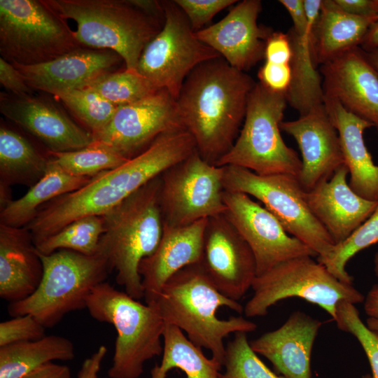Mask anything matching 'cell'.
<instances>
[{"label":"cell","instance_id":"cell-14","mask_svg":"<svg viewBox=\"0 0 378 378\" xmlns=\"http://www.w3.org/2000/svg\"><path fill=\"white\" fill-rule=\"evenodd\" d=\"M185 129L176 100L158 90L136 102L118 107L109 123L92 135L90 146L105 148L130 160L162 134Z\"/></svg>","mask_w":378,"mask_h":378},{"label":"cell","instance_id":"cell-17","mask_svg":"<svg viewBox=\"0 0 378 378\" xmlns=\"http://www.w3.org/2000/svg\"><path fill=\"white\" fill-rule=\"evenodd\" d=\"M322 0H280L293 22L288 31L292 56L291 80L285 93L287 103L300 115L323 104L322 78L316 69L312 30L319 15Z\"/></svg>","mask_w":378,"mask_h":378},{"label":"cell","instance_id":"cell-20","mask_svg":"<svg viewBox=\"0 0 378 378\" xmlns=\"http://www.w3.org/2000/svg\"><path fill=\"white\" fill-rule=\"evenodd\" d=\"M280 127L293 137L301 152L298 180L304 191L329 180L344 164L339 134L324 104L296 120L282 121Z\"/></svg>","mask_w":378,"mask_h":378},{"label":"cell","instance_id":"cell-35","mask_svg":"<svg viewBox=\"0 0 378 378\" xmlns=\"http://www.w3.org/2000/svg\"><path fill=\"white\" fill-rule=\"evenodd\" d=\"M92 135L102 130L111 120L117 106L88 88L70 90L54 96Z\"/></svg>","mask_w":378,"mask_h":378},{"label":"cell","instance_id":"cell-10","mask_svg":"<svg viewBox=\"0 0 378 378\" xmlns=\"http://www.w3.org/2000/svg\"><path fill=\"white\" fill-rule=\"evenodd\" d=\"M80 47L43 0H0V53L10 63L42 64Z\"/></svg>","mask_w":378,"mask_h":378},{"label":"cell","instance_id":"cell-49","mask_svg":"<svg viewBox=\"0 0 378 378\" xmlns=\"http://www.w3.org/2000/svg\"><path fill=\"white\" fill-rule=\"evenodd\" d=\"M360 47L365 51L378 48V17L368 29Z\"/></svg>","mask_w":378,"mask_h":378},{"label":"cell","instance_id":"cell-9","mask_svg":"<svg viewBox=\"0 0 378 378\" xmlns=\"http://www.w3.org/2000/svg\"><path fill=\"white\" fill-rule=\"evenodd\" d=\"M252 297L244 307L246 317L263 316L278 302L300 298L325 310L335 321L337 305L342 301L354 304L364 296L353 284L340 281L312 256L295 258L256 276Z\"/></svg>","mask_w":378,"mask_h":378},{"label":"cell","instance_id":"cell-19","mask_svg":"<svg viewBox=\"0 0 378 378\" xmlns=\"http://www.w3.org/2000/svg\"><path fill=\"white\" fill-rule=\"evenodd\" d=\"M0 112L37 138L51 152L82 149L93 140L89 131L75 122L57 104L42 97L1 93Z\"/></svg>","mask_w":378,"mask_h":378},{"label":"cell","instance_id":"cell-12","mask_svg":"<svg viewBox=\"0 0 378 378\" xmlns=\"http://www.w3.org/2000/svg\"><path fill=\"white\" fill-rule=\"evenodd\" d=\"M164 22L144 49L136 71L156 90H167L176 100L189 74L199 64L221 57L198 39L174 1H162Z\"/></svg>","mask_w":378,"mask_h":378},{"label":"cell","instance_id":"cell-29","mask_svg":"<svg viewBox=\"0 0 378 378\" xmlns=\"http://www.w3.org/2000/svg\"><path fill=\"white\" fill-rule=\"evenodd\" d=\"M92 178L70 174L49 159L43 177L20 198L12 200L1 210L0 223L16 227L27 226L38 210L52 200L74 192L86 185Z\"/></svg>","mask_w":378,"mask_h":378},{"label":"cell","instance_id":"cell-33","mask_svg":"<svg viewBox=\"0 0 378 378\" xmlns=\"http://www.w3.org/2000/svg\"><path fill=\"white\" fill-rule=\"evenodd\" d=\"M103 216H89L77 219L36 244L38 251L49 255L61 249L87 255L98 252L104 232Z\"/></svg>","mask_w":378,"mask_h":378},{"label":"cell","instance_id":"cell-47","mask_svg":"<svg viewBox=\"0 0 378 378\" xmlns=\"http://www.w3.org/2000/svg\"><path fill=\"white\" fill-rule=\"evenodd\" d=\"M21 378H71L70 368L52 362L44 364Z\"/></svg>","mask_w":378,"mask_h":378},{"label":"cell","instance_id":"cell-32","mask_svg":"<svg viewBox=\"0 0 378 378\" xmlns=\"http://www.w3.org/2000/svg\"><path fill=\"white\" fill-rule=\"evenodd\" d=\"M163 351L158 372L167 376L174 368L180 369L186 378H219L223 367L213 358H208L202 348L194 344L178 328L164 323Z\"/></svg>","mask_w":378,"mask_h":378},{"label":"cell","instance_id":"cell-37","mask_svg":"<svg viewBox=\"0 0 378 378\" xmlns=\"http://www.w3.org/2000/svg\"><path fill=\"white\" fill-rule=\"evenodd\" d=\"M378 242V204L372 214L342 242L335 246L329 257L318 261L342 281L353 284L346 265L357 253Z\"/></svg>","mask_w":378,"mask_h":378},{"label":"cell","instance_id":"cell-43","mask_svg":"<svg viewBox=\"0 0 378 378\" xmlns=\"http://www.w3.org/2000/svg\"><path fill=\"white\" fill-rule=\"evenodd\" d=\"M291 56L292 49L288 34L273 31L266 41L265 61L274 64H289Z\"/></svg>","mask_w":378,"mask_h":378},{"label":"cell","instance_id":"cell-11","mask_svg":"<svg viewBox=\"0 0 378 378\" xmlns=\"http://www.w3.org/2000/svg\"><path fill=\"white\" fill-rule=\"evenodd\" d=\"M225 190L239 192L259 200L285 230L309 246L323 260L335 244L311 211L298 178L290 174L260 176L237 166H223Z\"/></svg>","mask_w":378,"mask_h":378},{"label":"cell","instance_id":"cell-13","mask_svg":"<svg viewBox=\"0 0 378 378\" xmlns=\"http://www.w3.org/2000/svg\"><path fill=\"white\" fill-rule=\"evenodd\" d=\"M164 225L186 226L224 214L223 167L205 161L195 150L160 176Z\"/></svg>","mask_w":378,"mask_h":378},{"label":"cell","instance_id":"cell-42","mask_svg":"<svg viewBox=\"0 0 378 378\" xmlns=\"http://www.w3.org/2000/svg\"><path fill=\"white\" fill-rule=\"evenodd\" d=\"M258 77L259 83L270 90L286 93L291 80L290 64H274L265 61L258 71Z\"/></svg>","mask_w":378,"mask_h":378},{"label":"cell","instance_id":"cell-36","mask_svg":"<svg viewBox=\"0 0 378 378\" xmlns=\"http://www.w3.org/2000/svg\"><path fill=\"white\" fill-rule=\"evenodd\" d=\"M47 155L50 161L66 172L90 178L114 169L128 160L111 150L94 146L66 152L48 150Z\"/></svg>","mask_w":378,"mask_h":378},{"label":"cell","instance_id":"cell-7","mask_svg":"<svg viewBox=\"0 0 378 378\" xmlns=\"http://www.w3.org/2000/svg\"><path fill=\"white\" fill-rule=\"evenodd\" d=\"M38 253L43 272L38 288L26 299L9 303L7 311L13 317L30 314L46 328H52L68 313L85 308L88 296L111 269L99 253L87 255L61 249Z\"/></svg>","mask_w":378,"mask_h":378},{"label":"cell","instance_id":"cell-38","mask_svg":"<svg viewBox=\"0 0 378 378\" xmlns=\"http://www.w3.org/2000/svg\"><path fill=\"white\" fill-rule=\"evenodd\" d=\"M246 332H236L225 346V371L219 378H285L273 372L251 349Z\"/></svg>","mask_w":378,"mask_h":378},{"label":"cell","instance_id":"cell-6","mask_svg":"<svg viewBox=\"0 0 378 378\" xmlns=\"http://www.w3.org/2000/svg\"><path fill=\"white\" fill-rule=\"evenodd\" d=\"M85 308L116 330L110 378H139L145 363L162 354L164 322L153 304H143L104 281L92 290Z\"/></svg>","mask_w":378,"mask_h":378},{"label":"cell","instance_id":"cell-15","mask_svg":"<svg viewBox=\"0 0 378 378\" xmlns=\"http://www.w3.org/2000/svg\"><path fill=\"white\" fill-rule=\"evenodd\" d=\"M225 217L248 244L254 255L256 276L301 256H317L306 244L290 236L265 206L239 192L225 190Z\"/></svg>","mask_w":378,"mask_h":378},{"label":"cell","instance_id":"cell-53","mask_svg":"<svg viewBox=\"0 0 378 378\" xmlns=\"http://www.w3.org/2000/svg\"><path fill=\"white\" fill-rule=\"evenodd\" d=\"M151 378H166L160 375L154 368L151 370Z\"/></svg>","mask_w":378,"mask_h":378},{"label":"cell","instance_id":"cell-31","mask_svg":"<svg viewBox=\"0 0 378 378\" xmlns=\"http://www.w3.org/2000/svg\"><path fill=\"white\" fill-rule=\"evenodd\" d=\"M74 356L72 342L56 335L0 346V378H21L44 364Z\"/></svg>","mask_w":378,"mask_h":378},{"label":"cell","instance_id":"cell-54","mask_svg":"<svg viewBox=\"0 0 378 378\" xmlns=\"http://www.w3.org/2000/svg\"><path fill=\"white\" fill-rule=\"evenodd\" d=\"M361 378H372L371 374H367L363 375Z\"/></svg>","mask_w":378,"mask_h":378},{"label":"cell","instance_id":"cell-41","mask_svg":"<svg viewBox=\"0 0 378 378\" xmlns=\"http://www.w3.org/2000/svg\"><path fill=\"white\" fill-rule=\"evenodd\" d=\"M195 32L201 30L220 10L237 2L235 0H175Z\"/></svg>","mask_w":378,"mask_h":378},{"label":"cell","instance_id":"cell-26","mask_svg":"<svg viewBox=\"0 0 378 378\" xmlns=\"http://www.w3.org/2000/svg\"><path fill=\"white\" fill-rule=\"evenodd\" d=\"M43 272L30 232L0 223V297L9 303L26 299L38 288Z\"/></svg>","mask_w":378,"mask_h":378},{"label":"cell","instance_id":"cell-3","mask_svg":"<svg viewBox=\"0 0 378 378\" xmlns=\"http://www.w3.org/2000/svg\"><path fill=\"white\" fill-rule=\"evenodd\" d=\"M158 309L164 323L182 330L196 346L209 350L223 365L224 339L236 332H250L255 323L242 316L220 319L218 309L227 307L239 314L244 307L227 298L214 286L200 263L187 266L174 274L148 303Z\"/></svg>","mask_w":378,"mask_h":378},{"label":"cell","instance_id":"cell-1","mask_svg":"<svg viewBox=\"0 0 378 378\" xmlns=\"http://www.w3.org/2000/svg\"><path fill=\"white\" fill-rule=\"evenodd\" d=\"M195 150L186 129L164 133L141 154L43 205L25 227L36 244L77 219L102 216Z\"/></svg>","mask_w":378,"mask_h":378},{"label":"cell","instance_id":"cell-8","mask_svg":"<svg viewBox=\"0 0 378 378\" xmlns=\"http://www.w3.org/2000/svg\"><path fill=\"white\" fill-rule=\"evenodd\" d=\"M287 104L285 93L256 83L239 135L216 166L234 165L260 176L290 174L298 178L301 159L286 144L280 132Z\"/></svg>","mask_w":378,"mask_h":378},{"label":"cell","instance_id":"cell-30","mask_svg":"<svg viewBox=\"0 0 378 378\" xmlns=\"http://www.w3.org/2000/svg\"><path fill=\"white\" fill-rule=\"evenodd\" d=\"M48 155L41 154L20 133L4 124L0 126V186H32L46 172Z\"/></svg>","mask_w":378,"mask_h":378},{"label":"cell","instance_id":"cell-22","mask_svg":"<svg viewBox=\"0 0 378 378\" xmlns=\"http://www.w3.org/2000/svg\"><path fill=\"white\" fill-rule=\"evenodd\" d=\"M121 62H124L121 57L111 50L82 46L45 63L31 66L12 64L32 90L55 96L85 88L99 76L114 71Z\"/></svg>","mask_w":378,"mask_h":378},{"label":"cell","instance_id":"cell-45","mask_svg":"<svg viewBox=\"0 0 378 378\" xmlns=\"http://www.w3.org/2000/svg\"><path fill=\"white\" fill-rule=\"evenodd\" d=\"M344 12L363 18L378 17V0H335Z\"/></svg>","mask_w":378,"mask_h":378},{"label":"cell","instance_id":"cell-2","mask_svg":"<svg viewBox=\"0 0 378 378\" xmlns=\"http://www.w3.org/2000/svg\"><path fill=\"white\" fill-rule=\"evenodd\" d=\"M255 84L222 57L199 64L186 78L176 99L178 110L205 161L216 165L232 147Z\"/></svg>","mask_w":378,"mask_h":378},{"label":"cell","instance_id":"cell-46","mask_svg":"<svg viewBox=\"0 0 378 378\" xmlns=\"http://www.w3.org/2000/svg\"><path fill=\"white\" fill-rule=\"evenodd\" d=\"M106 353V347L104 345L100 346L94 353L83 361L78 372L77 378H98V373Z\"/></svg>","mask_w":378,"mask_h":378},{"label":"cell","instance_id":"cell-50","mask_svg":"<svg viewBox=\"0 0 378 378\" xmlns=\"http://www.w3.org/2000/svg\"><path fill=\"white\" fill-rule=\"evenodd\" d=\"M364 52L368 60L378 74V48Z\"/></svg>","mask_w":378,"mask_h":378},{"label":"cell","instance_id":"cell-52","mask_svg":"<svg viewBox=\"0 0 378 378\" xmlns=\"http://www.w3.org/2000/svg\"><path fill=\"white\" fill-rule=\"evenodd\" d=\"M374 270L376 276L378 277V251L375 253L374 258Z\"/></svg>","mask_w":378,"mask_h":378},{"label":"cell","instance_id":"cell-34","mask_svg":"<svg viewBox=\"0 0 378 378\" xmlns=\"http://www.w3.org/2000/svg\"><path fill=\"white\" fill-rule=\"evenodd\" d=\"M83 88L95 92L117 107L139 101L158 90L137 71L127 69L104 74Z\"/></svg>","mask_w":378,"mask_h":378},{"label":"cell","instance_id":"cell-44","mask_svg":"<svg viewBox=\"0 0 378 378\" xmlns=\"http://www.w3.org/2000/svg\"><path fill=\"white\" fill-rule=\"evenodd\" d=\"M0 83L4 88L15 96L30 95L33 91L19 71L2 57L0 58Z\"/></svg>","mask_w":378,"mask_h":378},{"label":"cell","instance_id":"cell-40","mask_svg":"<svg viewBox=\"0 0 378 378\" xmlns=\"http://www.w3.org/2000/svg\"><path fill=\"white\" fill-rule=\"evenodd\" d=\"M45 329L30 314L13 317L0 323V346L38 340L46 335Z\"/></svg>","mask_w":378,"mask_h":378},{"label":"cell","instance_id":"cell-16","mask_svg":"<svg viewBox=\"0 0 378 378\" xmlns=\"http://www.w3.org/2000/svg\"><path fill=\"white\" fill-rule=\"evenodd\" d=\"M200 264L217 289L237 302L257 275L251 249L224 214L207 219Z\"/></svg>","mask_w":378,"mask_h":378},{"label":"cell","instance_id":"cell-24","mask_svg":"<svg viewBox=\"0 0 378 378\" xmlns=\"http://www.w3.org/2000/svg\"><path fill=\"white\" fill-rule=\"evenodd\" d=\"M321 326V321L296 311L279 328L250 341V346L285 378H312L311 355Z\"/></svg>","mask_w":378,"mask_h":378},{"label":"cell","instance_id":"cell-27","mask_svg":"<svg viewBox=\"0 0 378 378\" xmlns=\"http://www.w3.org/2000/svg\"><path fill=\"white\" fill-rule=\"evenodd\" d=\"M323 104L339 134L350 188L361 197L378 202V165L363 137L365 130L372 125L349 113L335 99L324 97Z\"/></svg>","mask_w":378,"mask_h":378},{"label":"cell","instance_id":"cell-5","mask_svg":"<svg viewBox=\"0 0 378 378\" xmlns=\"http://www.w3.org/2000/svg\"><path fill=\"white\" fill-rule=\"evenodd\" d=\"M64 20L76 23L74 34L83 47L109 50L121 57L125 69L136 71L147 44L164 22L126 0H43Z\"/></svg>","mask_w":378,"mask_h":378},{"label":"cell","instance_id":"cell-21","mask_svg":"<svg viewBox=\"0 0 378 378\" xmlns=\"http://www.w3.org/2000/svg\"><path fill=\"white\" fill-rule=\"evenodd\" d=\"M325 98L368 121L378 134V74L358 47L320 66Z\"/></svg>","mask_w":378,"mask_h":378},{"label":"cell","instance_id":"cell-25","mask_svg":"<svg viewBox=\"0 0 378 378\" xmlns=\"http://www.w3.org/2000/svg\"><path fill=\"white\" fill-rule=\"evenodd\" d=\"M207 219L186 226H163L157 248L143 259L139 266L146 303L150 302L177 272L200 263Z\"/></svg>","mask_w":378,"mask_h":378},{"label":"cell","instance_id":"cell-4","mask_svg":"<svg viewBox=\"0 0 378 378\" xmlns=\"http://www.w3.org/2000/svg\"><path fill=\"white\" fill-rule=\"evenodd\" d=\"M160 176L102 215L105 230L97 253L116 272V282L136 300L144 298L139 264L155 251L163 232Z\"/></svg>","mask_w":378,"mask_h":378},{"label":"cell","instance_id":"cell-23","mask_svg":"<svg viewBox=\"0 0 378 378\" xmlns=\"http://www.w3.org/2000/svg\"><path fill=\"white\" fill-rule=\"evenodd\" d=\"M349 171L340 167L332 177L304 192L312 214L335 245L344 241L374 211L378 202L358 195L347 182Z\"/></svg>","mask_w":378,"mask_h":378},{"label":"cell","instance_id":"cell-39","mask_svg":"<svg viewBox=\"0 0 378 378\" xmlns=\"http://www.w3.org/2000/svg\"><path fill=\"white\" fill-rule=\"evenodd\" d=\"M337 328L356 338L370 363L372 378H378V337L365 324L355 305L342 301L337 305Z\"/></svg>","mask_w":378,"mask_h":378},{"label":"cell","instance_id":"cell-28","mask_svg":"<svg viewBox=\"0 0 378 378\" xmlns=\"http://www.w3.org/2000/svg\"><path fill=\"white\" fill-rule=\"evenodd\" d=\"M377 18H363L342 10L335 0H322L312 30L313 55L316 65L327 63L360 47Z\"/></svg>","mask_w":378,"mask_h":378},{"label":"cell","instance_id":"cell-48","mask_svg":"<svg viewBox=\"0 0 378 378\" xmlns=\"http://www.w3.org/2000/svg\"><path fill=\"white\" fill-rule=\"evenodd\" d=\"M364 309L369 318L378 319V284L371 288L364 299Z\"/></svg>","mask_w":378,"mask_h":378},{"label":"cell","instance_id":"cell-18","mask_svg":"<svg viewBox=\"0 0 378 378\" xmlns=\"http://www.w3.org/2000/svg\"><path fill=\"white\" fill-rule=\"evenodd\" d=\"M261 10L260 0H244L219 22L195 35L230 66L245 72L265 59L266 41L273 31L258 24Z\"/></svg>","mask_w":378,"mask_h":378},{"label":"cell","instance_id":"cell-51","mask_svg":"<svg viewBox=\"0 0 378 378\" xmlns=\"http://www.w3.org/2000/svg\"><path fill=\"white\" fill-rule=\"evenodd\" d=\"M366 326L378 337V319L368 317L366 320Z\"/></svg>","mask_w":378,"mask_h":378}]
</instances>
